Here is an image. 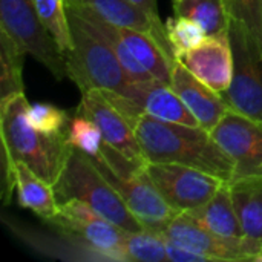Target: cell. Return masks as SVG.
<instances>
[{"instance_id":"cell-20","label":"cell","mask_w":262,"mask_h":262,"mask_svg":"<svg viewBox=\"0 0 262 262\" xmlns=\"http://www.w3.org/2000/svg\"><path fill=\"white\" fill-rule=\"evenodd\" d=\"M123 40L138 63L157 80L170 86L173 61L160 43L147 32L120 26Z\"/></svg>"},{"instance_id":"cell-5","label":"cell","mask_w":262,"mask_h":262,"mask_svg":"<svg viewBox=\"0 0 262 262\" xmlns=\"http://www.w3.org/2000/svg\"><path fill=\"white\" fill-rule=\"evenodd\" d=\"M0 31L40 61L58 81L68 78L64 52L40 20L32 0H0Z\"/></svg>"},{"instance_id":"cell-27","label":"cell","mask_w":262,"mask_h":262,"mask_svg":"<svg viewBox=\"0 0 262 262\" xmlns=\"http://www.w3.org/2000/svg\"><path fill=\"white\" fill-rule=\"evenodd\" d=\"M166 31L175 58H178L184 52L195 49L207 38V34L200 23L183 15H175L167 18Z\"/></svg>"},{"instance_id":"cell-30","label":"cell","mask_w":262,"mask_h":262,"mask_svg":"<svg viewBox=\"0 0 262 262\" xmlns=\"http://www.w3.org/2000/svg\"><path fill=\"white\" fill-rule=\"evenodd\" d=\"M166 252L170 262H207L209 259L166 238Z\"/></svg>"},{"instance_id":"cell-15","label":"cell","mask_w":262,"mask_h":262,"mask_svg":"<svg viewBox=\"0 0 262 262\" xmlns=\"http://www.w3.org/2000/svg\"><path fill=\"white\" fill-rule=\"evenodd\" d=\"M123 95L130 98L143 114H147L157 120L200 126L172 86L161 81H132Z\"/></svg>"},{"instance_id":"cell-13","label":"cell","mask_w":262,"mask_h":262,"mask_svg":"<svg viewBox=\"0 0 262 262\" xmlns=\"http://www.w3.org/2000/svg\"><path fill=\"white\" fill-rule=\"evenodd\" d=\"M198 80L218 94H224L233 78V51L229 32L207 37L195 49L178 58Z\"/></svg>"},{"instance_id":"cell-16","label":"cell","mask_w":262,"mask_h":262,"mask_svg":"<svg viewBox=\"0 0 262 262\" xmlns=\"http://www.w3.org/2000/svg\"><path fill=\"white\" fill-rule=\"evenodd\" d=\"M66 5L91 8L118 26L147 32L160 43V46L167 52L172 60H177L167 37V31L157 28L154 21L130 0H66Z\"/></svg>"},{"instance_id":"cell-1","label":"cell","mask_w":262,"mask_h":262,"mask_svg":"<svg viewBox=\"0 0 262 262\" xmlns=\"http://www.w3.org/2000/svg\"><path fill=\"white\" fill-rule=\"evenodd\" d=\"M28 100L25 92L11 95L0 101V138L3 155V201L9 204L15 189L12 167L21 161L40 178L54 186L71 146L66 132L45 134L35 129L28 120Z\"/></svg>"},{"instance_id":"cell-6","label":"cell","mask_w":262,"mask_h":262,"mask_svg":"<svg viewBox=\"0 0 262 262\" xmlns=\"http://www.w3.org/2000/svg\"><path fill=\"white\" fill-rule=\"evenodd\" d=\"M229 37L233 51V78L221 95L232 111L262 123V48L233 20Z\"/></svg>"},{"instance_id":"cell-21","label":"cell","mask_w":262,"mask_h":262,"mask_svg":"<svg viewBox=\"0 0 262 262\" xmlns=\"http://www.w3.org/2000/svg\"><path fill=\"white\" fill-rule=\"evenodd\" d=\"M229 186L246 235L262 243V177L241 178Z\"/></svg>"},{"instance_id":"cell-19","label":"cell","mask_w":262,"mask_h":262,"mask_svg":"<svg viewBox=\"0 0 262 262\" xmlns=\"http://www.w3.org/2000/svg\"><path fill=\"white\" fill-rule=\"evenodd\" d=\"M66 6L71 8L86 23V26L89 29H92L95 34H98L112 48V51L118 57L120 63L123 64V68L126 69V72L130 75V78L134 81H150V80H155L138 63V60L127 49L118 25L109 21L107 18H104L103 15H100L98 12H95L91 8H86V6H69V5H66Z\"/></svg>"},{"instance_id":"cell-7","label":"cell","mask_w":262,"mask_h":262,"mask_svg":"<svg viewBox=\"0 0 262 262\" xmlns=\"http://www.w3.org/2000/svg\"><path fill=\"white\" fill-rule=\"evenodd\" d=\"M45 223L74 239L81 241L109 261L127 262L124 253L126 230L114 224L81 201H68L58 204V212Z\"/></svg>"},{"instance_id":"cell-24","label":"cell","mask_w":262,"mask_h":262,"mask_svg":"<svg viewBox=\"0 0 262 262\" xmlns=\"http://www.w3.org/2000/svg\"><path fill=\"white\" fill-rule=\"evenodd\" d=\"M124 253L127 262H164L167 259L166 236L161 232L143 229L140 232H126Z\"/></svg>"},{"instance_id":"cell-4","label":"cell","mask_w":262,"mask_h":262,"mask_svg":"<svg viewBox=\"0 0 262 262\" xmlns=\"http://www.w3.org/2000/svg\"><path fill=\"white\" fill-rule=\"evenodd\" d=\"M71 26V49L64 52L68 78L80 92L107 89L123 94L134 81L126 72L112 48L71 9L68 8Z\"/></svg>"},{"instance_id":"cell-25","label":"cell","mask_w":262,"mask_h":262,"mask_svg":"<svg viewBox=\"0 0 262 262\" xmlns=\"http://www.w3.org/2000/svg\"><path fill=\"white\" fill-rule=\"evenodd\" d=\"M66 141L71 147L84 152L91 158L100 157L104 146V138L97 123L78 109L69 118L66 127Z\"/></svg>"},{"instance_id":"cell-22","label":"cell","mask_w":262,"mask_h":262,"mask_svg":"<svg viewBox=\"0 0 262 262\" xmlns=\"http://www.w3.org/2000/svg\"><path fill=\"white\" fill-rule=\"evenodd\" d=\"M173 11L175 15L189 17L200 23L207 37L229 32L227 0H173Z\"/></svg>"},{"instance_id":"cell-2","label":"cell","mask_w":262,"mask_h":262,"mask_svg":"<svg viewBox=\"0 0 262 262\" xmlns=\"http://www.w3.org/2000/svg\"><path fill=\"white\" fill-rule=\"evenodd\" d=\"M147 163H177L232 181L233 161L201 126L157 120L143 114L134 126Z\"/></svg>"},{"instance_id":"cell-12","label":"cell","mask_w":262,"mask_h":262,"mask_svg":"<svg viewBox=\"0 0 262 262\" xmlns=\"http://www.w3.org/2000/svg\"><path fill=\"white\" fill-rule=\"evenodd\" d=\"M77 109L97 123L106 144H109L137 164L144 166L147 163L134 127L109 103V100L100 89L83 92L81 101Z\"/></svg>"},{"instance_id":"cell-23","label":"cell","mask_w":262,"mask_h":262,"mask_svg":"<svg viewBox=\"0 0 262 262\" xmlns=\"http://www.w3.org/2000/svg\"><path fill=\"white\" fill-rule=\"evenodd\" d=\"M26 54L20 49V46L5 32L0 31V63H2V75H0V94L2 100L25 92L23 84V61Z\"/></svg>"},{"instance_id":"cell-8","label":"cell","mask_w":262,"mask_h":262,"mask_svg":"<svg viewBox=\"0 0 262 262\" xmlns=\"http://www.w3.org/2000/svg\"><path fill=\"white\" fill-rule=\"evenodd\" d=\"M164 236L209 261H262V243L250 236L229 238L201 226L186 212L178 213L166 227Z\"/></svg>"},{"instance_id":"cell-28","label":"cell","mask_w":262,"mask_h":262,"mask_svg":"<svg viewBox=\"0 0 262 262\" xmlns=\"http://www.w3.org/2000/svg\"><path fill=\"white\" fill-rule=\"evenodd\" d=\"M227 9L230 20L262 48V0H227Z\"/></svg>"},{"instance_id":"cell-3","label":"cell","mask_w":262,"mask_h":262,"mask_svg":"<svg viewBox=\"0 0 262 262\" xmlns=\"http://www.w3.org/2000/svg\"><path fill=\"white\" fill-rule=\"evenodd\" d=\"M54 192L58 204L72 200L81 201L126 232L144 229L95 161L75 147L69 149L64 166L54 183Z\"/></svg>"},{"instance_id":"cell-17","label":"cell","mask_w":262,"mask_h":262,"mask_svg":"<svg viewBox=\"0 0 262 262\" xmlns=\"http://www.w3.org/2000/svg\"><path fill=\"white\" fill-rule=\"evenodd\" d=\"M18 206L34 212L43 221L51 220L58 212L54 186L40 178L28 164L17 161L12 167Z\"/></svg>"},{"instance_id":"cell-31","label":"cell","mask_w":262,"mask_h":262,"mask_svg":"<svg viewBox=\"0 0 262 262\" xmlns=\"http://www.w3.org/2000/svg\"><path fill=\"white\" fill-rule=\"evenodd\" d=\"M135 6H138L152 21L157 28L166 31V23L161 21L160 14H158V8H157V0H130Z\"/></svg>"},{"instance_id":"cell-29","label":"cell","mask_w":262,"mask_h":262,"mask_svg":"<svg viewBox=\"0 0 262 262\" xmlns=\"http://www.w3.org/2000/svg\"><path fill=\"white\" fill-rule=\"evenodd\" d=\"M69 112L63 111L51 103H29L28 106V120L29 123L45 132V134H60L66 132L69 123Z\"/></svg>"},{"instance_id":"cell-26","label":"cell","mask_w":262,"mask_h":262,"mask_svg":"<svg viewBox=\"0 0 262 262\" xmlns=\"http://www.w3.org/2000/svg\"><path fill=\"white\" fill-rule=\"evenodd\" d=\"M37 14L63 52L71 49V26L66 0H32Z\"/></svg>"},{"instance_id":"cell-11","label":"cell","mask_w":262,"mask_h":262,"mask_svg":"<svg viewBox=\"0 0 262 262\" xmlns=\"http://www.w3.org/2000/svg\"><path fill=\"white\" fill-rule=\"evenodd\" d=\"M210 134L233 161L232 181L262 177V123L230 109Z\"/></svg>"},{"instance_id":"cell-14","label":"cell","mask_w":262,"mask_h":262,"mask_svg":"<svg viewBox=\"0 0 262 262\" xmlns=\"http://www.w3.org/2000/svg\"><path fill=\"white\" fill-rule=\"evenodd\" d=\"M170 86L196 118L198 124L209 132H212L230 111L221 94L198 80L178 60H175L172 66Z\"/></svg>"},{"instance_id":"cell-18","label":"cell","mask_w":262,"mask_h":262,"mask_svg":"<svg viewBox=\"0 0 262 262\" xmlns=\"http://www.w3.org/2000/svg\"><path fill=\"white\" fill-rule=\"evenodd\" d=\"M186 213L190 215L193 220H196L201 226L207 227L209 230L218 235L229 236V238L247 236L239 221V216L236 213L229 183H224L218 189V192L212 196V200L207 201L204 206Z\"/></svg>"},{"instance_id":"cell-9","label":"cell","mask_w":262,"mask_h":262,"mask_svg":"<svg viewBox=\"0 0 262 262\" xmlns=\"http://www.w3.org/2000/svg\"><path fill=\"white\" fill-rule=\"evenodd\" d=\"M144 170L167 204L180 213L204 206L226 183L215 175L177 163H146Z\"/></svg>"},{"instance_id":"cell-10","label":"cell","mask_w":262,"mask_h":262,"mask_svg":"<svg viewBox=\"0 0 262 262\" xmlns=\"http://www.w3.org/2000/svg\"><path fill=\"white\" fill-rule=\"evenodd\" d=\"M106 180L120 193L129 210L141 221L144 229L164 233L167 224L180 213L167 204L147 177L144 166L130 172H115L98 158H92Z\"/></svg>"}]
</instances>
